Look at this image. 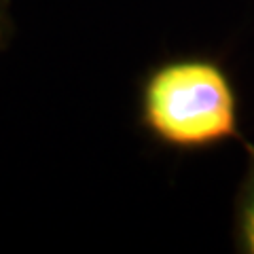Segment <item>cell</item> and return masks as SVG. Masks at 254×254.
<instances>
[{"label": "cell", "instance_id": "3", "mask_svg": "<svg viewBox=\"0 0 254 254\" xmlns=\"http://www.w3.org/2000/svg\"><path fill=\"white\" fill-rule=\"evenodd\" d=\"M9 28H11L9 6H6V0H0V45L9 38Z\"/></svg>", "mask_w": 254, "mask_h": 254}, {"label": "cell", "instance_id": "1", "mask_svg": "<svg viewBox=\"0 0 254 254\" xmlns=\"http://www.w3.org/2000/svg\"><path fill=\"white\" fill-rule=\"evenodd\" d=\"M138 119L155 142L195 153L240 140V98L225 66L205 55L157 64L140 83Z\"/></svg>", "mask_w": 254, "mask_h": 254}, {"label": "cell", "instance_id": "2", "mask_svg": "<svg viewBox=\"0 0 254 254\" xmlns=\"http://www.w3.org/2000/svg\"><path fill=\"white\" fill-rule=\"evenodd\" d=\"M248 168L235 201V244L240 252L254 254V146L246 144Z\"/></svg>", "mask_w": 254, "mask_h": 254}]
</instances>
